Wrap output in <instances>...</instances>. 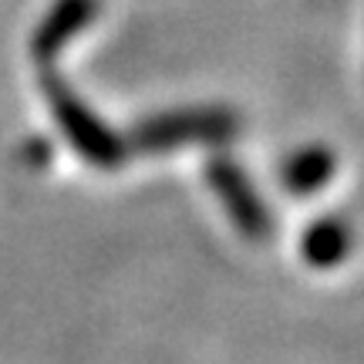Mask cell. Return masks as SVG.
I'll use <instances>...</instances> for the list:
<instances>
[{"mask_svg":"<svg viewBox=\"0 0 364 364\" xmlns=\"http://www.w3.org/2000/svg\"><path fill=\"white\" fill-rule=\"evenodd\" d=\"M44 95L71 149L88 159L95 169H118L129 159V142L115 129H108L58 75H44Z\"/></svg>","mask_w":364,"mask_h":364,"instance_id":"obj_1","label":"cell"},{"mask_svg":"<svg viewBox=\"0 0 364 364\" xmlns=\"http://www.w3.org/2000/svg\"><path fill=\"white\" fill-rule=\"evenodd\" d=\"M240 129V118L226 108H182L149 115L132 129L129 149L139 152H169L182 145H223Z\"/></svg>","mask_w":364,"mask_h":364,"instance_id":"obj_2","label":"cell"},{"mask_svg":"<svg viewBox=\"0 0 364 364\" xmlns=\"http://www.w3.org/2000/svg\"><path fill=\"white\" fill-rule=\"evenodd\" d=\"M206 179L213 186V193L220 196L226 216H230V223H233L240 233L250 236V240H267L273 233L270 209L260 199V193L253 189L250 176L236 166L233 159H226V156L209 159Z\"/></svg>","mask_w":364,"mask_h":364,"instance_id":"obj_3","label":"cell"},{"mask_svg":"<svg viewBox=\"0 0 364 364\" xmlns=\"http://www.w3.org/2000/svg\"><path fill=\"white\" fill-rule=\"evenodd\" d=\"M98 0H58L51 14L41 21L34 34V54L38 58H54L71 38H78L81 31L95 21Z\"/></svg>","mask_w":364,"mask_h":364,"instance_id":"obj_4","label":"cell"},{"mask_svg":"<svg viewBox=\"0 0 364 364\" xmlns=\"http://www.w3.org/2000/svg\"><path fill=\"white\" fill-rule=\"evenodd\" d=\"M334 172H338L334 152L324 145H307V149H297L294 156H287L280 182L290 196H314L334 179Z\"/></svg>","mask_w":364,"mask_h":364,"instance_id":"obj_5","label":"cell"},{"mask_svg":"<svg viewBox=\"0 0 364 364\" xmlns=\"http://www.w3.org/2000/svg\"><path fill=\"white\" fill-rule=\"evenodd\" d=\"M351 247H354V233L341 216H321L317 223H311L304 230V240H300L304 260L311 263V267H317V270L338 267L351 253Z\"/></svg>","mask_w":364,"mask_h":364,"instance_id":"obj_6","label":"cell"}]
</instances>
